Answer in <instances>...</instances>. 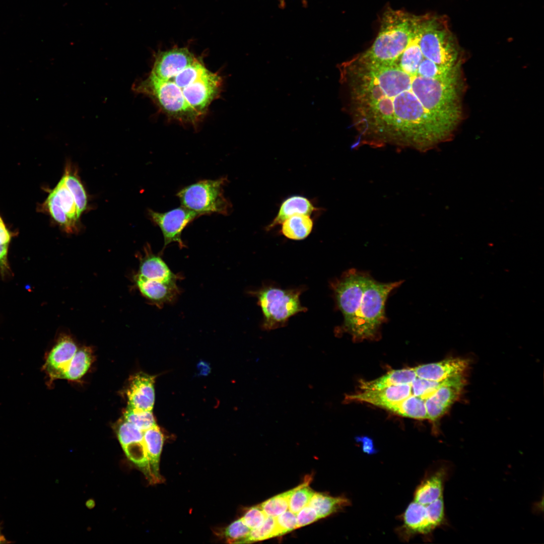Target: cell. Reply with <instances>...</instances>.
<instances>
[{"instance_id":"obj_27","label":"cell","mask_w":544,"mask_h":544,"mask_svg":"<svg viewBox=\"0 0 544 544\" xmlns=\"http://www.w3.org/2000/svg\"><path fill=\"white\" fill-rule=\"evenodd\" d=\"M61 178L72 193L79 212L81 215L87 208L88 198L84 186L76 173V170L72 169L70 165H66Z\"/></svg>"},{"instance_id":"obj_19","label":"cell","mask_w":544,"mask_h":544,"mask_svg":"<svg viewBox=\"0 0 544 544\" xmlns=\"http://www.w3.org/2000/svg\"><path fill=\"white\" fill-rule=\"evenodd\" d=\"M151 280L164 282H177L178 277L174 274L160 256L149 250L141 262L138 273Z\"/></svg>"},{"instance_id":"obj_28","label":"cell","mask_w":544,"mask_h":544,"mask_svg":"<svg viewBox=\"0 0 544 544\" xmlns=\"http://www.w3.org/2000/svg\"><path fill=\"white\" fill-rule=\"evenodd\" d=\"M116 432L124 451L133 449L143 443V431L125 420L118 424Z\"/></svg>"},{"instance_id":"obj_37","label":"cell","mask_w":544,"mask_h":544,"mask_svg":"<svg viewBox=\"0 0 544 544\" xmlns=\"http://www.w3.org/2000/svg\"><path fill=\"white\" fill-rule=\"evenodd\" d=\"M275 520L279 536L297 528L296 514L289 509L275 517Z\"/></svg>"},{"instance_id":"obj_4","label":"cell","mask_w":544,"mask_h":544,"mask_svg":"<svg viewBox=\"0 0 544 544\" xmlns=\"http://www.w3.org/2000/svg\"><path fill=\"white\" fill-rule=\"evenodd\" d=\"M226 177L205 179L184 187L177 193L181 206L202 215L220 214L227 215L231 208L224 195Z\"/></svg>"},{"instance_id":"obj_25","label":"cell","mask_w":544,"mask_h":544,"mask_svg":"<svg viewBox=\"0 0 544 544\" xmlns=\"http://www.w3.org/2000/svg\"><path fill=\"white\" fill-rule=\"evenodd\" d=\"M385 409L404 417L417 420L428 419L425 400L413 395Z\"/></svg>"},{"instance_id":"obj_7","label":"cell","mask_w":544,"mask_h":544,"mask_svg":"<svg viewBox=\"0 0 544 544\" xmlns=\"http://www.w3.org/2000/svg\"><path fill=\"white\" fill-rule=\"evenodd\" d=\"M40 210L48 214L65 232L72 233L78 230L81 215L72 193L62 178L50 190Z\"/></svg>"},{"instance_id":"obj_17","label":"cell","mask_w":544,"mask_h":544,"mask_svg":"<svg viewBox=\"0 0 544 544\" xmlns=\"http://www.w3.org/2000/svg\"><path fill=\"white\" fill-rule=\"evenodd\" d=\"M134 280L141 294L158 306L173 302L179 293L177 282L168 283L151 280L139 274L135 276Z\"/></svg>"},{"instance_id":"obj_39","label":"cell","mask_w":544,"mask_h":544,"mask_svg":"<svg viewBox=\"0 0 544 544\" xmlns=\"http://www.w3.org/2000/svg\"><path fill=\"white\" fill-rule=\"evenodd\" d=\"M296 528H300L311 524L319 519L315 509L308 504L296 513Z\"/></svg>"},{"instance_id":"obj_11","label":"cell","mask_w":544,"mask_h":544,"mask_svg":"<svg viewBox=\"0 0 544 544\" xmlns=\"http://www.w3.org/2000/svg\"><path fill=\"white\" fill-rule=\"evenodd\" d=\"M196 58L185 47L160 51L155 56L151 73L159 79L166 81L192 63Z\"/></svg>"},{"instance_id":"obj_2","label":"cell","mask_w":544,"mask_h":544,"mask_svg":"<svg viewBox=\"0 0 544 544\" xmlns=\"http://www.w3.org/2000/svg\"><path fill=\"white\" fill-rule=\"evenodd\" d=\"M403 281L380 282L367 272L352 268L331 283L336 304L343 317V330L355 342L372 340L387 320L385 304Z\"/></svg>"},{"instance_id":"obj_31","label":"cell","mask_w":544,"mask_h":544,"mask_svg":"<svg viewBox=\"0 0 544 544\" xmlns=\"http://www.w3.org/2000/svg\"><path fill=\"white\" fill-rule=\"evenodd\" d=\"M275 517L267 516L259 527L251 529L249 534L236 543H243L266 540L279 536Z\"/></svg>"},{"instance_id":"obj_35","label":"cell","mask_w":544,"mask_h":544,"mask_svg":"<svg viewBox=\"0 0 544 544\" xmlns=\"http://www.w3.org/2000/svg\"><path fill=\"white\" fill-rule=\"evenodd\" d=\"M250 530L241 518L229 525L225 529L223 534L229 542L236 543L245 538L249 534Z\"/></svg>"},{"instance_id":"obj_21","label":"cell","mask_w":544,"mask_h":544,"mask_svg":"<svg viewBox=\"0 0 544 544\" xmlns=\"http://www.w3.org/2000/svg\"><path fill=\"white\" fill-rule=\"evenodd\" d=\"M416 377L414 368L393 370L373 380H361L360 388L362 390H375L401 384H411Z\"/></svg>"},{"instance_id":"obj_30","label":"cell","mask_w":544,"mask_h":544,"mask_svg":"<svg viewBox=\"0 0 544 544\" xmlns=\"http://www.w3.org/2000/svg\"><path fill=\"white\" fill-rule=\"evenodd\" d=\"M15 233L7 227L0 215V275L6 278L11 275L8 261V251L10 243Z\"/></svg>"},{"instance_id":"obj_34","label":"cell","mask_w":544,"mask_h":544,"mask_svg":"<svg viewBox=\"0 0 544 544\" xmlns=\"http://www.w3.org/2000/svg\"><path fill=\"white\" fill-rule=\"evenodd\" d=\"M441 382H436L416 377L411 384L412 395L425 399L441 384Z\"/></svg>"},{"instance_id":"obj_42","label":"cell","mask_w":544,"mask_h":544,"mask_svg":"<svg viewBox=\"0 0 544 544\" xmlns=\"http://www.w3.org/2000/svg\"><path fill=\"white\" fill-rule=\"evenodd\" d=\"M280 1H281V4L282 5H284V0H280Z\"/></svg>"},{"instance_id":"obj_15","label":"cell","mask_w":544,"mask_h":544,"mask_svg":"<svg viewBox=\"0 0 544 544\" xmlns=\"http://www.w3.org/2000/svg\"><path fill=\"white\" fill-rule=\"evenodd\" d=\"M467 359L449 358L414 368L417 377L436 382L463 374L468 367Z\"/></svg>"},{"instance_id":"obj_38","label":"cell","mask_w":544,"mask_h":544,"mask_svg":"<svg viewBox=\"0 0 544 544\" xmlns=\"http://www.w3.org/2000/svg\"><path fill=\"white\" fill-rule=\"evenodd\" d=\"M430 521L436 527L443 523L444 519V507L443 496L426 505Z\"/></svg>"},{"instance_id":"obj_12","label":"cell","mask_w":544,"mask_h":544,"mask_svg":"<svg viewBox=\"0 0 544 544\" xmlns=\"http://www.w3.org/2000/svg\"><path fill=\"white\" fill-rule=\"evenodd\" d=\"M411 395V384H405L381 389L362 390L358 393L346 395L345 400L367 402L385 409Z\"/></svg>"},{"instance_id":"obj_14","label":"cell","mask_w":544,"mask_h":544,"mask_svg":"<svg viewBox=\"0 0 544 544\" xmlns=\"http://www.w3.org/2000/svg\"><path fill=\"white\" fill-rule=\"evenodd\" d=\"M154 378L143 372L130 378L127 390V407L139 411H152L155 401Z\"/></svg>"},{"instance_id":"obj_29","label":"cell","mask_w":544,"mask_h":544,"mask_svg":"<svg viewBox=\"0 0 544 544\" xmlns=\"http://www.w3.org/2000/svg\"><path fill=\"white\" fill-rule=\"evenodd\" d=\"M312 479L306 476L304 482L294 488L289 501V510L296 514L309 503L315 492L309 487Z\"/></svg>"},{"instance_id":"obj_6","label":"cell","mask_w":544,"mask_h":544,"mask_svg":"<svg viewBox=\"0 0 544 544\" xmlns=\"http://www.w3.org/2000/svg\"><path fill=\"white\" fill-rule=\"evenodd\" d=\"M302 290L265 287L255 293L263 315L262 327L272 330L285 326L291 316L306 310L300 302Z\"/></svg>"},{"instance_id":"obj_13","label":"cell","mask_w":544,"mask_h":544,"mask_svg":"<svg viewBox=\"0 0 544 544\" xmlns=\"http://www.w3.org/2000/svg\"><path fill=\"white\" fill-rule=\"evenodd\" d=\"M77 350L75 343L70 336L64 335L58 339L49 353L43 366L51 381L61 379Z\"/></svg>"},{"instance_id":"obj_41","label":"cell","mask_w":544,"mask_h":544,"mask_svg":"<svg viewBox=\"0 0 544 544\" xmlns=\"http://www.w3.org/2000/svg\"><path fill=\"white\" fill-rule=\"evenodd\" d=\"M11 542L9 541L5 537V535L2 533V527L0 525V543H8Z\"/></svg>"},{"instance_id":"obj_40","label":"cell","mask_w":544,"mask_h":544,"mask_svg":"<svg viewBox=\"0 0 544 544\" xmlns=\"http://www.w3.org/2000/svg\"><path fill=\"white\" fill-rule=\"evenodd\" d=\"M355 440L357 442L361 443L363 451L367 454L372 455L377 452L373 441L370 437L366 436H357Z\"/></svg>"},{"instance_id":"obj_24","label":"cell","mask_w":544,"mask_h":544,"mask_svg":"<svg viewBox=\"0 0 544 544\" xmlns=\"http://www.w3.org/2000/svg\"><path fill=\"white\" fill-rule=\"evenodd\" d=\"M282 225L281 231L285 237L299 240L305 239L310 234L313 222L309 215L297 214L286 219Z\"/></svg>"},{"instance_id":"obj_33","label":"cell","mask_w":544,"mask_h":544,"mask_svg":"<svg viewBox=\"0 0 544 544\" xmlns=\"http://www.w3.org/2000/svg\"><path fill=\"white\" fill-rule=\"evenodd\" d=\"M124 420L144 431L156 425L152 411H139L127 407Z\"/></svg>"},{"instance_id":"obj_20","label":"cell","mask_w":544,"mask_h":544,"mask_svg":"<svg viewBox=\"0 0 544 544\" xmlns=\"http://www.w3.org/2000/svg\"><path fill=\"white\" fill-rule=\"evenodd\" d=\"M317 210L310 200L301 195H293L284 200L280 206L278 213L271 223L268 229L282 224L286 219L297 214L310 216Z\"/></svg>"},{"instance_id":"obj_3","label":"cell","mask_w":544,"mask_h":544,"mask_svg":"<svg viewBox=\"0 0 544 544\" xmlns=\"http://www.w3.org/2000/svg\"><path fill=\"white\" fill-rule=\"evenodd\" d=\"M419 43L423 52L436 62L450 66L456 64L459 46L446 17L430 14L421 16Z\"/></svg>"},{"instance_id":"obj_32","label":"cell","mask_w":544,"mask_h":544,"mask_svg":"<svg viewBox=\"0 0 544 544\" xmlns=\"http://www.w3.org/2000/svg\"><path fill=\"white\" fill-rule=\"evenodd\" d=\"M294 488L275 496L259 505L267 516L276 517L289 509L290 497Z\"/></svg>"},{"instance_id":"obj_16","label":"cell","mask_w":544,"mask_h":544,"mask_svg":"<svg viewBox=\"0 0 544 544\" xmlns=\"http://www.w3.org/2000/svg\"><path fill=\"white\" fill-rule=\"evenodd\" d=\"M402 517L403 524L399 532L406 540L416 534H428L435 528L430 520L426 505L415 501L408 505Z\"/></svg>"},{"instance_id":"obj_36","label":"cell","mask_w":544,"mask_h":544,"mask_svg":"<svg viewBox=\"0 0 544 544\" xmlns=\"http://www.w3.org/2000/svg\"><path fill=\"white\" fill-rule=\"evenodd\" d=\"M267 517L259 505L250 507L241 518L246 525L252 529L260 526Z\"/></svg>"},{"instance_id":"obj_1","label":"cell","mask_w":544,"mask_h":544,"mask_svg":"<svg viewBox=\"0 0 544 544\" xmlns=\"http://www.w3.org/2000/svg\"><path fill=\"white\" fill-rule=\"evenodd\" d=\"M456 66L439 64L419 43V27L397 49L368 48L338 66L346 108L359 144L419 150L446 140L457 106Z\"/></svg>"},{"instance_id":"obj_22","label":"cell","mask_w":544,"mask_h":544,"mask_svg":"<svg viewBox=\"0 0 544 544\" xmlns=\"http://www.w3.org/2000/svg\"><path fill=\"white\" fill-rule=\"evenodd\" d=\"M445 471L440 469L423 480L415 490L414 501L428 504L443 496Z\"/></svg>"},{"instance_id":"obj_9","label":"cell","mask_w":544,"mask_h":544,"mask_svg":"<svg viewBox=\"0 0 544 544\" xmlns=\"http://www.w3.org/2000/svg\"><path fill=\"white\" fill-rule=\"evenodd\" d=\"M222 82L221 76L207 69L197 80L184 88L182 92L189 106L200 116L219 96Z\"/></svg>"},{"instance_id":"obj_23","label":"cell","mask_w":544,"mask_h":544,"mask_svg":"<svg viewBox=\"0 0 544 544\" xmlns=\"http://www.w3.org/2000/svg\"><path fill=\"white\" fill-rule=\"evenodd\" d=\"M350 504V501L345 497H332L325 493L316 492L308 503L315 509L319 519L326 517Z\"/></svg>"},{"instance_id":"obj_8","label":"cell","mask_w":544,"mask_h":544,"mask_svg":"<svg viewBox=\"0 0 544 544\" xmlns=\"http://www.w3.org/2000/svg\"><path fill=\"white\" fill-rule=\"evenodd\" d=\"M149 215L152 221L161 229L164 237V248L172 242L178 243L182 248L185 245L181 239L184 228L199 216L183 206L164 213L151 210Z\"/></svg>"},{"instance_id":"obj_10","label":"cell","mask_w":544,"mask_h":544,"mask_svg":"<svg viewBox=\"0 0 544 544\" xmlns=\"http://www.w3.org/2000/svg\"><path fill=\"white\" fill-rule=\"evenodd\" d=\"M463 375L442 381L436 390L425 399L428 419L436 421L458 398L465 384Z\"/></svg>"},{"instance_id":"obj_26","label":"cell","mask_w":544,"mask_h":544,"mask_svg":"<svg viewBox=\"0 0 544 544\" xmlns=\"http://www.w3.org/2000/svg\"><path fill=\"white\" fill-rule=\"evenodd\" d=\"M93 360L92 351L89 347L78 350L64 371L61 379L77 380L88 370Z\"/></svg>"},{"instance_id":"obj_18","label":"cell","mask_w":544,"mask_h":544,"mask_svg":"<svg viewBox=\"0 0 544 544\" xmlns=\"http://www.w3.org/2000/svg\"><path fill=\"white\" fill-rule=\"evenodd\" d=\"M164 443V436L157 425L143 431V444L147 453L151 482L161 481L159 461Z\"/></svg>"},{"instance_id":"obj_5","label":"cell","mask_w":544,"mask_h":544,"mask_svg":"<svg viewBox=\"0 0 544 544\" xmlns=\"http://www.w3.org/2000/svg\"><path fill=\"white\" fill-rule=\"evenodd\" d=\"M132 90L150 97L166 113L177 119L193 122L200 116L189 106L181 89L174 83L159 79L151 73L145 79L135 82Z\"/></svg>"}]
</instances>
